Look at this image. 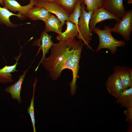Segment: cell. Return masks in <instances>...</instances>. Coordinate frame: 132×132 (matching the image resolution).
Segmentation results:
<instances>
[{"label":"cell","mask_w":132,"mask_h":132,"mask_svg":"<svg viewBox=\"0 0 132 132\" xmlns=\"http://www.w3.org/2000/svg\"><path fill=\"white\" fill-rule=\"evenodd\" d=\"M115 103L126 108L132 105V86L124 89L117 98Z\"/></svg>","instance_id":"18"},{"label":"cell","mask_w":132,"mask_h":132,"mask_svg":"<svg viewBox=\"0 0 132 132\" xmlns=\"http://www.w3.org/2000/svg\"><path fill=\"white\" fill-rule=\"evenodd\" d=\"M123 111L124 114L126 117V121L130 124L132 123V105L127 108Z\"/></svg>","instance_id":"23"},{"label":"cell","mask_w":132,"mask_h":132,"mask_svg":"<svg viewBox=\"0 0 132 132\" xmlns=\"http://www.w3.org/2000/svg\"><path fill=\"white\" fill-rule=\"evenodd\" d=\"M104 28V30H101L95 27L92 31L99 38V44L96 51L98 52L101 49L107 48L114 55L117 51V48L124 46L126 42L115 39L111 34V28L109 26H105Z\"/></svg>","instance_id":"2"},{"label":"cell","mask_w":132,"mask_h":132,"mask_svg":"<svg viewBox=\"0 0 132 132\" xmlns=\"http://www.w3.org/2000/svg\"><path fill=\"white\" fill-rule=\"evenodd\" d=\"M22 55V52H20L18 56L14 57L16 60V61L13 65L8 66L6 65L3 68L0 69V83H7L13 82V80L11 73L15 72H18L16 68L17 65L19 64L18 63L19 59Z\"/></svg>","instance_id":"13"},{"label":"cell","mask_w":132,"mask_h":132,"mask_svg":"<svg viewBox=\"0 0 132 132\" xmlns=\"http://www.w3.org/2000/svg\"><path fill=\"white\" fill-rule=\"evenodd\" d=\"M36 2H55L57 0H34Z\"/></svg>","instance_id":"24"},{"label":"cell","mask_w":132,"mask_h":132,"mask_svg":"<svg viewBox=\"0 0 132 132\" xmlns=\"http://www.w3.org/2000/svg\"><path fill=\"white\" fill-rule=\"evenodd\" d=\"M111 32L121 35L125 40L130 41L132 31V10L127 11L119 22L111 28Z\"/></svg>","instance_id":"4"},{"label":"cell","mask_w":132,"mask_h":132,"mask_svg":"<svg viewBox=\"0 0 132 132\" xmlns=\"http://www.w3.org/2000/svg\"><path fill=\"white\" fill-rule=\"evenodd\" d=\"M132 3V0H129L128 1V3L129 4H131Z\"/></svg>","instance_id":"26"},{"label":"cell","mask_w":132,"mask_h":132,"mask_svg":"<svg viewBox=\"0 0 132 132\" xmlns=\"http://www.w3.org/2000/svg\"><path fill=\"white\" fill-rule=\"evenodd\" d=\"M81 15L77 24L79 33L77 37L83 42L88 48L94 51L89 44L92 38V32L89 26V21L93 12L86 11L84 3L81 4Z\"/></svg>","instance_id":"3"},{"label":"cell","mask_w":132,"mask_h":132,"mask_svg":"<svg viewBox=\"0 0 132 132\" xmlns=\"http://www.w3.org/2000/svg\"><path fill=\"white\" fill-rule=\"evenodd\" d=\"M66 25V30L60 35H58L56 37L58 40L65 41L75 38L77 37L79 33L78 26L72 22L66 21L65 22Z\"/></svg>","instance_id":"17"},{"label":"cell","mask_w":132,"mask_h":132,"mask_svg":"<svg viewBox=\"0 0 132 132\" xmlns=\"http://www.w3.org/2000/svg\"><path fill=\"white\" fill-rule=\"evenodd\" d=\"M4 4V7L10 11L17 12L18 14L27 17V13L29 10L34 6L36 1L34 0H30L28 5L22 6L15 0H2Z\"/></svg>","instance_id":"8"},{"label":"cell","mask_w":132,"mask_h":132,"mask_svg":"<svg viewBox=\"0 0 132 132\" xmlns=\"http://www.w3.org/2000/svg\"><path fill=\"white\" fill-rule=\"evenodd\" d=\"M51 14L44 8L34 6L28 11L27 17L32 20H41L44 22Z\"/></svg>","instance_id":"15"},{"label":"cell","mask_w":132,"mask_h":132,"mask_svg":"<svg viewBox=\"0 0 132 132\" xmlns=\"http://www.w3.org/2000/svg\"><path fill=\"white\" fill-rule=\"evenodd\" d=\"M78 0H57V4L67 12L71 14L73 11Z\"/></svg>","instance_id":"20"},{"label":"cell","mask_w":132,"mask_h":132,"mask_svg":"<svg viewBox=\"0 0 132 132\" xmlns=\"http://www.w3.org/2000/svg\"><path fill=\"white\" fill-rule=\"evenodd\" d=\"M52 36L49 35L47 32L44 30L42 32L39 38L34 40L33 42L32 45L34 46L39 47V50L42 49L43 52L41 61L35 70L36 71L38 69L40 64L45 58L46 55L54 44L51 40Z\"/></svg>","instance_id":"7"},{"label":"cell","mask_w":132,"mask_h":132,"mask_svg":"<svg viewBox=\"0 0 132 132\" xmlns=\"http://www.w3.org/2000/svg\"><path fill=\"white\" fill-rule=\"evenodd\" d=\"M123 0H105L101 7L121 19L126 13Z\"/></svg>","instance_id":"9"},{"label":"cell","mask_w":132,"mask_h":132,"mask_svg":"<svg viewBox=\"0 0 132 132\" xmlns=\"http://www.w3.org/2000/svg\"><path fill=\"white\" fill-rule=\"evenodd\" d=\"M35 6L43 8L54 14L60 21L63 26L70 14L55 2H36Z\"/></svg>","instance_id":"5"},{"label":"cell","mask_w":132,"mask_h":132,"mask_svg":"<svg viewBox=\"0 0 132 132\" xmlns=\"http://www.w3.org/2000/svg\"><path fill=\"white\" fill-rule=\"evenodd\" d=\"M106 85L109 94L116 98L124 90L121 80L114 73L109 77Z\"/></svg>","instance_id":"11"},{"label":"cell","mask_w":132,"mask_h":132,"mask_svg":"<svg viewBox=\"0 0 132 132\" xmlns=\"http://www.w3.org/2000/svg\"><path fill=\"white\" fill-rule=\"evenodd\" d=\"M80 1H81V4H83L84 3V0H80Z\"/></svg>","instance_id":"27"},{"label":"cell","mask_w":132,"mask_h":132,"mask_svg":"<svg viewBox=\"0 0 132 132\" xmlns=\"http://www.w3.org/2000/svg\"><path fill=\"white\" fill-rule=\"evenodd\" d=\"M84 44L75 38L59 41L50 48L51 54L41 63L48 72L53 80L60 77L62 71L66 69L71 70L73 79L69 83L70 92L72 96L76 93V84L78 78L79 61Z\"/></svg>","instance_id":"1"},{"label":"cell","mask_w":132,"mask_h":132,"mask_svg":"<svg viewBox=\"0 0 132 132\" xmlns=\"http://www.w3.org/2000/svg\"><path fill=\"white\" fill-rule=\"evenodd\" d=\"M114 73L121 80L123 89L132 86V69L125 66H117L113 68Z\"/></svg>","instance_id":"10"},{"label":"cell","mask_w":132,"mask_h":132,"mask_svg":"<svg viewBox=\"0 0 132 132\" xmlns=\"http://www.w3.org/2000/svg\"><path fill=\"white\" fill-rule=\"evenodd\" d=\"M44 22L45 24L44 30L47 32H53L58 35L62 33L63 26L56 16L51 14Z\"/></svg>","instance_id":"16"},{"label":"cell","mask_w":132,"mask_h":132,"mask_svg":"<svg viewBox=\"0 0 132 132\" xmlns=\"http://www.w3.org/2000/svg\"><path fill=\"white\" fill-rule=\"evenodd\" d=\"M37 82V78H36L33 84V95L32 98L31 99L30 104V106L27 108V112L29 114L31 119L33 132H36L35 127V121L34 112V96L35 88Z\"/></svg>","instance_id":"21"},{"label":"cell","mask_w":132,"mask_h":132,"mask_svg":"<svg viewBox=\"0 0 132 132\" xmlns=\"http://www.w3.org/2000/svg\"><path fill=\"white\" fill-rule=\"evenodd\" d=\"M114 19L119 23L121 19L102 7L93 12L89 21V26L92 32L97 24L106 20Z\"/></svg>","instance_id":"6"},{"label":"cell","mask_w":132,"mask_h":132,"mask_svg":"<svg viewBox=\"0 0 132 132\" xmlns=\"http://www.w3.org/2000/svg\"><path fill=\"white\" fill-rule=\"evenodd\" d=\"M105 0H84L86 11L93 12L101 7Z\"/></svg>","instance_id":"22"},{"label":"cell","mask_w":132,"mask_h":132,"mask_svg":"<svg viewBox=\"0 0 132 132\" xmlns=\"http://www.w3.org/2000/svg\"><path fill=\"white\" fill-rule=\"evenodd\" d=\"M31 65L28 68L23 72L22 75L19 76V79L16 82L12 85L7 87L5 89V90L10 95L12 98L14 99H16L19 104H21L22 102L20 94L22 85L26 74Z\"/></svg>","instance_id":"12"},{"label":"cell","mask_w":132,"mask_h":132,"mask_svg":"<svg viewBox=\"0 0 132 132\" xmlns=\"http://www.w3.org/2000/svg\"><path fill=\"white\" fill-rule=\"evenodd\" d=\"M81 3L80 0H78L73 11L70 14L66 20L72 22L77 26L81 14Z\"/></svg>","instance_id":"19"},{"label":"cell","mask_w":132,"mask_h":132,"mask_svg":"<svg viewBox=\"0 0 132 132\" xmlns=\"http://www.w3.org/2000/svg\"><path fill=\"white\" fill-rule=\"evenodd\" d=\"M12 16H15L20 20H24L26 17L19 14L13 13L6 8L0 6V24H4L7 27L14 28L19 26L20 24H16L11 22L10 17Z\"/></svg>","instance_id":"14"},{"label":"cell","mask_w":132,"mask_h":132,"mask_svg":"<svg viewBox=\"0 0 132 132\" xmlns=\"http://www.w3.org/2000/svg\"><path fill=\"white\" fill-rule=\"evenodd\" d=\"M0 4L2 6H4V4L2 0H0Z\"/></svg>","instance_id":"25"}]
</instances>
